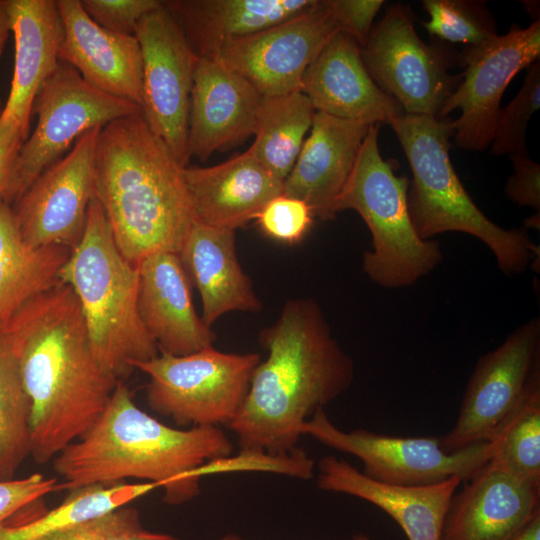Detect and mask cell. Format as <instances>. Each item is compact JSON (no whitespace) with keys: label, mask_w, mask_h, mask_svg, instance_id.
Here are the masks:
<instances>
[{"label":"cell","mask_w":540,"mask_h":540,"mask_svg":"<svg viewBox=\"0 0 540 540\" xmlns=\"http://www.w3.org/2000/svg\"><path fill=\"white\" fill-rule=\"evenodd\" d=\"M540 513V485L492 460L451 498L440 540H509Z\"/></svg>","instance_id":"17"},{"label":"cell","mask_w":540,"mask_h":540,"mask_svg":"<svg viewBox=\"0 0 540 540\" xmlns=\"http://www.w3.org/2000/svg\"><path fill=\"white\" fill-rule=\"evenodd\" d=\"M452 121L404 113L388 123L412 172L407 204L413 226L423 240L445 232L472 235L489 247L503 273H522L539 246L525 229L497 225L473 202L450 159Z\"/></svg>","instance_id":"5"},{"label":"cell","mask_w":540,"mask_h":540,"mask_svg":"<svg viewBox=\"0 0 540 540\" xmlns=\"http://www.w3.org/2000/svg\"><path fill=\"white\" fill-rule=\"evenodd\" d=\"M32 111L38 115L37 125L20 148L0 197L9 205L84 132L142 109L94 88L60 61L38 91Z\"/></svg>","instance_id":"10"},{"label":"cell","mask_w":540,"mask_h":540,"mask_svg":"<svg viewBox=\"0 0 540 540\" xmlns=\"http://www.w3.org/2000/svg\"><path fill=\"white\" fill-rule=\"evenodd\" d=\"M218 540H243V539L237 534L230 533V534H226L222 536Z\"/></svg>","instance_id":"45"},{"label":"cell","mask_w":540,"mask_h":540,"mask_svg":"<svg viewBox=\"0 0 540 540\" xmlns=\"http://www.w3.org/2000/svg\"><path fill=\"white\" fill-rule=\"evenodd\" d=\"M351 540H370V538L363 533H358L355 534Z\"/></svg>","instance_id":"46"},{"label":"cell","mask_w":540,"mask_h":540,"mask_svg":"<svg viewBox=\"0 0 540 540\" xmlns=\"http://www.w3.org/2000/svg\"><path fill=\"white\" fill-rule=\"evenodd\" d=\"M56 490H59L57 479L39 473L22 479L0 480V523Z\"/></svg>","instance_id":"39"},{"label":"cell","mask_w":540,"mask_h":540,"mask_svg":"<svg viewBox=\"0 0 540 540\" xmlns=\"http://www.w3.org/2000/svg\"><path fill=\"white\" fill-rule=\"evenodd\" d=\"M321 444L357 457L362 473L377 482L399 486H422L456 477L466 482L493 458L496 442L486 441L447 453L437 437H402L366 429L344 431L317 410L301 427Z\"/></svg>","instance_id":"11"},{"label":"cell","mask_w":540,"mask_h":540,"mask_svg":"<svg viewBox=\"0 0 540 540\" xmlns=\"http://www.w3.org/2000/svg\"><path fill=\"white\" fill-rule=\"evenodd\" d=\"M381 124L369 127L350 177L338 200V213L352 209L372 235V249L363 255V270L384 288L411 286L442 261L437 240L417 234L407 204L410 180L398 176L393 160L379 150Z\"/></svg>","instance_id":"7"},{"label":"cell","mask_w":540,"mask_h":540,"mask_svg":"<svg viewBox=\"0 0 540 540\" xmlns=\"http://www.w3.org/2000/svg\"><path fill=\"white\" fill-rule=\"evenodd\" d=\"M15 40L11 89L0 120L28 134L33 103L59 64L63 24L54 0H8Z\"/></svg>","instance_id":"25"},{"label":"cell","mask_w":540,"mask_h":540,"mask_svg":"<svg viewBox=\"0 0 540 540\" xmlns=\"http://www.w3.org/2000/svg\"><path fill=\"white\" fill-rule=\"evenodd\" d=\"M370 126L316 112L310 134L283 182L282 194L306 202L322 221L334 220Z\"/></svg>","instance_id":"22"},{"label":"cell","mask_w":540,"mask_h":540,"mask_svg":"<svg viewBox=\"0 0 540 540\" xmlns=\"http://www.w3.org/2000/svg\"><path fill=\"white\" fill-rule=\"evenodd\" d=\"M409 5H390L361 47L363 63L376 85L405 114L438 118L445 101L461 81L448 71L458 53L446 45L427 44L414 27Z\"/></svg>","instance_id":"9"},{"label":"cell","mask_w":540,"mask_h":540,"mask_svg":"<svg viewBox=\"0 0 540 540\" xmlns=\"http://www.w3.org/2000/svg\"><path fill=\"white\" fill-rule=\"evenodd\" d=\"M30 417L18 357L0 334V480L12 479L30 454Z\"/></svg>","instance_id":"31"},{"label":"cell","mask_w":540,"mask_h":540,"mask_svg":"<svg viewBox=\"0 0 540 540\" xmlns=\"http://www.w3.org/2000/svg\"><path fill=\"white\" fill-rule=\"evenodd\" d=\"M159 486L153 482L91 485L72 490L57 507L28 516L17 512L0 523V540H36L65 527L100 516L149 493Z\"/></svg>","instance_id":"30"},{"label":"cell","mask_w":540,"mask_h":540,"mask_svg":"<svg viewBox=\"0 0 540 540\" xmlns=\"http://www.w3.org/2000/svg\"><path fill=\"white\" fill-rule=\"evenodd\" d=\"M56 5L63 24L59 61L94 88L142 109V53L135 35L102 28L80 0H57Z\"/></svg>","instance_id":"20"},{"label":"cell","mask_w":540,"mask_h":540,"mask_svg":"<svg viewBox=\"0 0 540 540\" xmlns=\"http://www.w3.org/2000/svg\"><path fill=\"white\" fill-rule=\"evenodd\" d=\"M258 353H226L213 346L183 356L164 352L138 369L149 377L150 409L177 425H228L247 396Z\"/></svg>","instance_id":"8"},{"label":"cell","mask_w":540,"mask_h":540,"mask_svg":"<svg viewBox=\"0 0 540 540\" xmlns=\"http://www.w3.org/2000/svg\"><path fill=\"white\" fill-rule=\"evenodd\" d=\"M315 462L301 448L286 455H272L266 452L240 451L236 456L211 460L198 468L195 475L230 471H266L296 477L303 480L313 478Z\"/></svg>","instance_id":"36"},{"label":"cell","mask_w":540,"mask_h":540,"mask_svg":"<svg viewBox=\"0 0 540 540\" xmlns=\"http://www.w3.org/2000/svg\"><path fill=\"white\" fill-rule=\"evenodd\" d=\"M314 214L303 200L280 194L271 199L256 217L264 235L281 243H299L311 229Z\"/></svg>","instance_id":"37"},{"label":"cell","mask_w":540,"mask_h":540,"mask_svg":"<svg viewBox=\"0 0 540 540\" xmlns=\"http://www.w3.org/2000/svg\"><path fill=\"white\" fill-rule=\"evenodd\" d=\"M1 335L31 401L30 454L44 464L93 426L119 380L98 361L79 301L62 281L28 302Z\"/></svg>","instance_id":"1"},{"label":"cell","mask_w":540,"mask_h":540,"mask_svg":"<svg viewBox=\"0 0 540 540\" xmlns=\"http://www.w3.org/2000/svg\"><path fill=\"white\" fill-rule=\"evenodd\" d=\"M319 0H172L164 6L199 58L230 40L252 35L307 12Z\"/></svg>","instance_id":"27"},{"label":"cell","mask_w":540,"mask_h":540,"mask_svg":"<svg viewBox=\"0 0 540 540\" xmlns=\"http://www.w3.org/2000/svg\"><path fill=\"white\" fill-rule=\"evenodd\" d=\"M315 113L310 99L301 90L262 97L255 140L249 150L282 182L297 160Z\"/></svg>","instance_id":"29"},{"label":"cell","mask_w":540,"mask_h":540,"mask_svg":"<svg viewBox=\"0 0 540 540\" xmlns=\"http://www.w3.org/2000/svg\"><path fill=\"white\" fill-rule=\"evenodd\" d=\"M134 35L142 53L143 116L177 162L186 167L190 97L199 57L163 1L142 17Z\"/></svg>","instance_id":"13"},{"label":"cell","mask_w":540,"mask_h":540,"mask_svg":"<svg viewBox=\"0 0 540 540\" xmlns=\"http://www.w3.org/2000/svg\"><path fill=\"white\" fill-rule=\"evenodd\" d=\"M540 107V61H535L525 76L517 95L500 108L490 144V153L528 155L526 133L532 115Z\"/></svg>","instance_id":"34"},{"label":"cell","mask_w":540,"mask_h":540,"mask_svg":"<svg viewBox=\"0 0 540 540\" xmlns=\"http://www.w3.org/2000/svg\"><path fill=\"white\" fill-rule=\"evenodd\" d=\"M232 451L218 426L169 427L141 410L119 381L93 426L61 451L53 466L63 479L59 489L136 478L161 487L166 504L180 505L200 493L196 470Z\"/></svg>","instance_id":"3"},{"label":"cell","mask_w":540,"mask_h":540,"mask_svg":"<svg viewBox=\"0 0 540 540\" xmlns=\"http://www.w3.org/2000/svg\"><path fill=\"white\" fill-rule=\"evenodd\" d=\"M339 29L326 0L292 19L222 44L214 58L248 80L262 96L301 90L302 78Z\"/></svg>","instance_id":"16"},{"label":"cell","mask_w":540,"mask_h":540,"mask_svg":"<svg viewBox=\"0 0 540 540\" xmlns=\"http://www.w3.org/2000/svg\"><path fill=\"white\" fill-rule=\"evenodd\" d=\"M138 268L119 250L95 198L81 239L60 271L75 293L93 351L103 368L120 381L138 362L159 354L138 312Z\"/></svg>","instance_id":"6"},{"label":"cell","mask_w":540,"mask_h":540,"mask_svg":"<svg viewBox=\"0 0 540 540\" xmlns=\"http://www.w3.org/2000/svg\"><path fill=\"white\" fill-rule=\"evenodd\" d=\"M235 231L195 220L178 253L200 294L202 320L211 327L222 315L259 312L262 303L236 254Z\"/></svg>","instance_id":"26"},{"label":"cell","mask_w":540,"mask_h":540,"mask_svg":"<svg viewBox=\"0 0 540 540\" xmlns=\"http://www.w3.org/2000/svg\"><path fill=\"white\" fill-rule=\"evenodd\" d=\"M244 77L214 58H199L190 97L188 153L202 161L255 133L262 100Z\"/></svg>","instance_id":"18"},{"label":"cell","mask_w":540,"mask_h":540,"mask_svg":"<svg viewBox=\"0 0 540 540\" xmlns=\"http://www.w3.org/2000/svg\"><path fill=\"white\" fill-rule=\"evenodd\" d=\"M509 540H540V513L536 514Z\"/></svg>","instance_id":"43"},{"label":"cell","mask_w":540,"mask_h":540,"mask_svg":"<svg viewBox=\"0 0 540 540\" xmlns=\"http://www.w3.org/2000/svg\"><path fill=\"white\" fill-rule=\"evenodd\" d=\"M301 91L316 112L368 125L388 124L404 114L369 75L361 47L351 36L337 32L305 71Z\"/></svg>","instance_id":"19"},{"label":"cell","mask_w":540,"mask_h":540,"mask_svg":"<svg viewBox=\"0 0 540 540\" xmlns=\"http://www.w3.org/2000/svg\"><path fill=\"white\" fill-rule=\"evenodd\" d=\"M10 31L11 20L8 10V0H0V55L4 49Z\"/></svg>","instance_id":"44"},{"label":"cell","mask_w":540,"mask_h":540,"mask_svg":"<svg viewBox=\"0 0 540 540\" xmlns=\"http://www.w3.org/2000/svg\"><path fill=\"white\" fill-rule=\"evenodd\" d=\"M183 178L196 220L233 231L256 219L283 189L249 149L215 166H186Z\"/></svg>","instance_id":"24"},{"label":"cell","mask_w":540,"mask_h":540,"mask_svg":"<svg viewBox=\"0 0 540 540\" xmlns=\"http://www.w3.org/2000/svg\"><path fill=\"white\" fill-rule=\"evenodd\" d=\"M36 540H181L144 528L140 513L122 506L100 516L65 527Z\"/></svg>","instance_id":"35"},{"label":"cell","mask_w":540,"mask_h":540,"mask_svg":"<svg viewBox=\"0 0 540 540\" xmlns=\"http://www.w3.org/2000/svg\"><path fill=\"white\" fill-rule=\"evenodd\" d=\"M71 249L28 244L11 205L0 199V334L32 299L60 282Z\"/></svg>","instance_id":"28"},{"label":"cell","mask_w":540,"mask_h":540,"mask_svg":"<svg viewBox=\"0 0 540 540\" xmlns=\"http://www.w3.org/2000/svg\"><path fill=\"white\" fill-rule=\"evenodd\" d=\"M0 114H1V112H0Z\"/></svg>","instance_id":"47"},{"label":"cell","mask_w":540,"mask_h":540,"mask_svg":"<svg viewBox=\"0 0 540 540\" xmlns=\"http://www.w3.org/2000/svg\"><path fill=\"white\" fill-rule=\"evenodd\" d=\"M485 1L424 0L429 15L423 23L427 32L439 41L475 46L496 37L497 25Z\"/></svg>","instance_id":"33"},{"label":"cell","mask_w":540,"mask_h":540,"mask_svg":"<svg viewBox=\"0 0 540 540\" xmlns=\"http://www.w3.org/2000/svg\"><path fill=\"white\" fill-rule=\"evenodd\" d=\"M101 126L84 132L67 156L49 166L16 202L24 240L34 247L73 249L95 196V155Z\"/></svg>","instance_id":"15"},{"label":"cell","mask_w":540,"mask_h":540,"mask_svg":"<svg viewBox=\"0 0 540 540\" xmlns=\"http://www.w3.org/2000/svg\"><path fill=\"white\" fill-rule=\"evenodd\" d=\"M259 343L267 358L256 366L245 401L227 426L240 451L286 455L297 448L302 425L351 386L354 363L309 298L288 300L279 318L260 331Z\"/></svg>","instance_id":"2"},{"label":"cell","mask_w":540,"mask_h":540,"mask_svg":"<svg viewBox=\"0 0 540 540\" xmlns=\"http://www.w3.org/2000/svg\"><path fill=\"white\" fill-rule=\"evenodd\" d=\"M339 32L362 47L372 29L374 18L384 5L382 0H326Z\"/></svg>","instance_id":"40"},{"label":"cell","mask_w":540,"mask_h":540,"mask_svg":"<svg viewBox=\"0 0 540 540\" xmlns=\"http://www.w3.org/2000/svg\"><path fill=\"white\" fill-rule=\"evenodd\" d=\"M137 268L139 316L159 352L183 356L213 346L215 333L196 313L179 255L155 253Z\"/></svg>","instance_id":"21"},{"label":"cell","mask_w":540,"mask_h":540,"mask_svg":"<svg viewBox=\"0 0 540 540\" xmlns=\"http://www.w3.org/2000/svg\"><path fill=\"white\" fill-rule=\"evenodd\" d=\"M540 365V319L514 330L496 349L479 358L453 428L440 444L447 453L492 441L521 403Z\"/></svg>","instance_id":"14"},{"label":"cell","mask_w":540,"mask_h":540,"mask_svg":"<svg viewBox=\"0 0 540 540\" xmlns=\"http://www.w3.org/2000/svg\"><path fill=\"white\" fill-rule=\"evenodd\" d=\"M493 440V462L540 485V365L534 370L521 403Z\"/></svg>","instance_id":"32"},{"label":"cell","mask_w":540,"mask_h":540,"mask_svg":"<svg viewBox=\"0 0 540 540\" xmlns=\"http://www.w3.org/2000/svg\"><path fill=\"white\" fill-rule=\"evenodd\" d=\"M183 168L142 111L101 128L95 198L119 250L131 263L159 252L179 253L196 220Z\"/></svg>","instance_id":"4"},{"label":"cell","mask_w":540,"mask_h":540,"mask_svg":"<svg viewBox=\"0 0 540 540\" xmlns=\"http://www.w3.org/2000/svg\"><path fill=\"white\" fill-rule=\"evenodd\" d=\"M514 173L505 185L508 199L519 206L531 207L540 214V165L529 155L509 156Z\"/></svg>","instance_id":"41"},{"label":"cell","mask_w":540,"mask_h":540,"mask_svg":"<svg viewBox=\"0 0 540 540\" xmlns=\"http://www.w3.org/2000/svg\"><path fill=\"white\" fill-rule=\"evenodd\" d=\"M27 139L19 126L0 120V197L9 179L16 156Z\"/></svg>","instance_id":"42"},{"label":"cell","mask_w":540,"mask_h":540,"mask_svg":"<svg viewBox=\"0 0 540 540\" xmlns=\"http://www.w3.org/2000/svg\"><path fill=\"white\" fill-rule=\"evenodd\" d=\"M540 57V21L521 28L512 25L504 35L475 46H464L458 53L463 68L461 81L444 103L438 119L460 110L452 121L456 146L483 151L491 144L502 96L522 69Z\"/></svg>","instance_id":"12"},{"label":"cell","mask_w":540,"mask_h":540,"mask_svg":"<svg viewBox=\"0 0 540 540\" xmlns=\"http://www.w3.org/2000/svg\"><path fill=\"white\" fill-rule=\"evenodd\" d=\"M461 480L422 486H399L377 482L348 461L326 455L318 462L319 490L363 499L394 519L408 540H440L445 514Z\"/></svg>","instance_id":"23"},{"label":"cell","mask_w":540,"mask_h":540,"mask_svg":"<svg viewBox=\"0 0 540 540\" xmlns=\"http://www.w3.org/2000/svg\"><path fill=\"white\" fill-rule=\"evenodd\" d=\"M87 15L99 26L114 33L134 35L137 24L158 0H80Z\"/></svg>","instance_id":"38"}]
</instances>
